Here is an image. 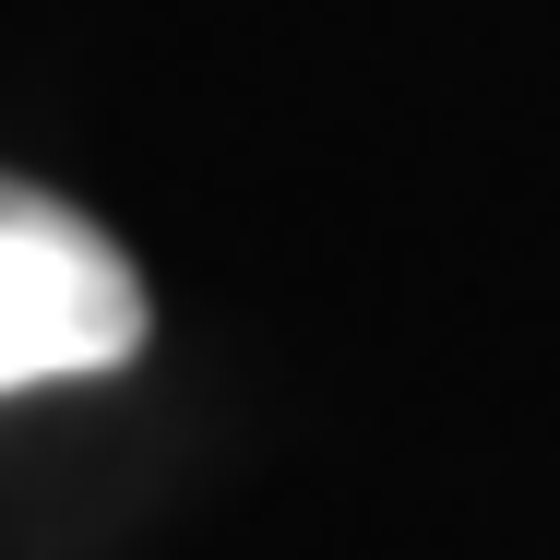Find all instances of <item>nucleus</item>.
<instances>
[{
	"label": "nucleus",
	"mask_w": 560,
	"mask_h": 560,
	"mask_svg": "<svg viewBox=\"0 0 560 560\" xmlns=\"http://www.w3.org/2000/svg\"><path fill=\"white\" fill-rule=\"evenodd\" d=\"M143 346V275L119 238L24 179H0V394L84 382Z\"/></svg>",
	"instance_id": "1"
}]
</instances>
